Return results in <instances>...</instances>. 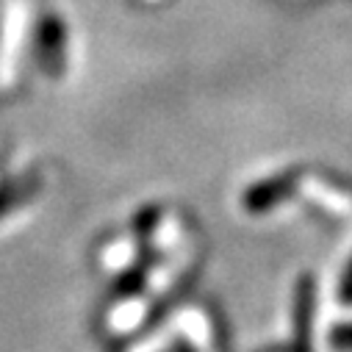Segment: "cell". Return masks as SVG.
I'll return each mask as SVG.
<instances>
[{
    "label": "cell",
    "mask_w": 352,
    "mask_h": 352,
    "mask_svg": "<svg viewBox=\"0 0 352 352\" xmlns=\"http://www.w3.org/2000/svg\"><path fill=\"white\" fill-rule=\"evenodd\" d=\"M297 178H300L297 169H286L280 175H272V178H267V181H258L255 186H250L241 195V208L250 211V214H263V211L280 206L294 192Z\"/></svg>",
    "instance_id": "cell-1"
},
{
    "label": "cell",
    "mask_w": 352,
    "mask_h": 352,
    "mask_svg": "<svg viewBox=\"0 0 352 352\" xmlns=\"http://www.w3.org/2000/svg\"><path fill=\"white\" fill-rule=\"evenodd\" d=\"M316 311V280L314 275H300L294 286V338L289 352H314L311 346V327Z\"/></svg>",
    "instance_id": "cell-2"
},
{
    "label": "cell",
    "mask_w": 352,
    "mask_h": 352,
    "mask_svg": "<svg viewBox=\"0 0 352 352\" xmlns=\"http://www.w3.org/2000/svg\"><path fill=\"white\" fill-rule=\"evenodd\" d=\"M64 23L61 17L56 14H47L39 25V36H36V50H39V61H42V69L47 75H58L61 67H64Z\"/></svg>",
    "instance_id": "cell-3"
},
{
    "label": "cell",
    "mask_w": 352,
    "mask_h": 352,
    "mask_svg": "<svg viewBox=\"0 0 352 352\" xmlns=\"http://www.w3.org/2000/svg\"><path fill=\"white\" fill-rule=\"evenodd\" d=\"M6 34L3 36V50H0V83H12L14 78V53H17V42H20V9H12L9 14V23H6Z\"/></svg>",
    "instance_id": "cell-4"
},
{
    "label": "cell",
    "mask_w": 352,
    "mask_h": 352,
    "mask_svg": "<svg viewBox=\"0 0 352 352\" xmlns=\"http://www.w3.org/2000/svg\"><path fill=\"white\" fill-rule=\"evenodd\" d=\"M36 186H39L36 175H25V178H20V181L0 189V217L9 214L12 208H17L20 203H25V197H31L36 192Z\"/></svg>",
    "instance_id": "cell-5"
},
{
    "label": "cell",
    "mask_w": 352,
    "mask_h": 352,
    "mask_svg": "<svg viewBox=\"0 0 352 352\" xmlns=\"http://www.w3.org/2000/svg\"><path fill=\"white\" fill-rule=\"evenodd\" d=\"M144 278H147V267L144 263H139V267H133V270H128L120 280H117V286H114V294L117 297H128V294H136L142 286H144Z\"/></svg>",
    "instance_id": "cell-6"
},
{
    "label": "cell",
    "mask_w": 352,
    "mask_h": 352,
    "mask_svg": "<svg viewBox=\"0 0 352 352\" xmlns=\"http://www.w3.org/2000/svg\"><path fill=\"white\" fill-rule=\"evenodd\" d=\"M158 222H161V208H158V206H147V208H142V211L136 214L133 228H136V233H139L142 239H147Z\"/></svg>",
    "instance_id": "cell-7"
},
{
    "label": "cell",
    "mask_w": 352,
    "mask_h": 352,
    "mask_svg": "<svg viewBox=\"0 0 352 352\" xmlns=\"http://www.w3.org/2000/svg\"><path fill=\"white\" fill-rule=\"evenodd\" d=\"M327 341H330V346L338 349V352H352V322L333 327L330 336H327Z\"/></svg>",
    "instance_id": "cell-8"
},
{
    "label": "cell",
    "mask_w": 352,
    "mask_h": 352,
    "mask_svg": "<svg viewBox=\"0 0 352 352\" xmlns=\"http://www.w3.org/2000/svg\"><path fill=\"white\" fill-rule=\"evenodd\" d=\"M338 297H341L346 305H352V258H349L346 270H344V275H341V283H338Z\"/></svg>",
    "instance_id": "cell-9"
},
{
    "label": "cell",
    "mask_w": 352,
    "mask_h": 352,
    "mask_svg": "<svg viewBox=\"0 0 352 352\" xmlns=\"http://www.w3.org/2000/svg\"><path fill=\"white\" fill-rule=\"evenodd\" d=\"M166 352H195V346H192V344H186V341H178V344H172Z\"/></svg>",
    "instance_id": "cell-10"
}]
</instances>
